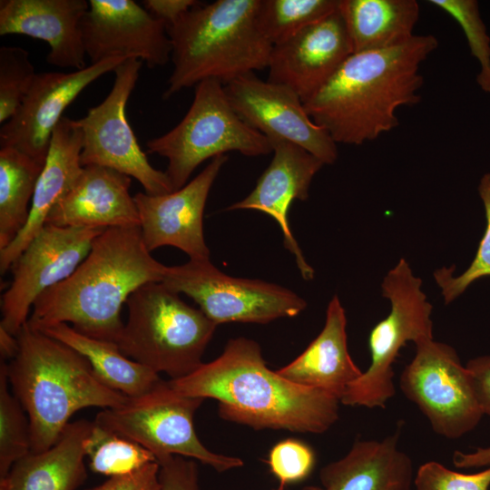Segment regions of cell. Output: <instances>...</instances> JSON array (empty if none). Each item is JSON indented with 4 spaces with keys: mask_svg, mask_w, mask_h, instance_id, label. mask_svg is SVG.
Instances as JSON below:
<instances>
[{
    "mask_svg": "<svg viewBox=\"0 0 490 490\" xmlns=\"http://www.w3.org/2000/svg\"><path fill=\"white\" fill-rule=\"evenodd\" d=\"M16 338L18 349L6 362V372L29 419L31 452L52 447L78 410L114 408L128 401L96 376L83 356L27 322Z\"/></svg>",
    "mask_w": 490,
    "mask_h": 490,
    "instance_id": "obj_4",
    "label": "cell"
},
{
    "mask_svg": "<svg viewBox=\"0 0 490 490\" xmlns=\"http://www.w3.org/2000/svg\"><path fill=\"white\" fill-rule=\"evenodd\" d=\"M44 165L13 148H0V250L25 226Z\"/></svg>",
    "mask_w": 490,
    "mask_h": 490,
    "instance_id": "obj_28",
    "label": "cell"
},
{
    "mask_svg": "<svg viewBox=\"0 0 490 490\" xmlns=\"http://www.w3.org/2000/svg\"><path fill=\"white\" fill-rule=\"evenodd\" d=\"M142 65L133 57L122 63L113 71V85L105 99L76 120L83 132L81 163L113 169L136 179L145 193L162 195L173 191L171 181L165 172L151 165L126 117Z\"/></svg>",
    "mask_w": 490,
    "mask_h": 490,
    "instance_id": "obj_12",
    "label": "cell"
},
{
    "mask_svg": "<svg viewBox=\"0 0 490 490\" xmlns=\"http://www.w3.org/2000/svg\"><path fill=\"white\" fill-rule=\"evenodd\" d=\"M168 383L183 396L217 400L222 419L257 430L322 434L338 419V398L271 370L247 338L230 339L217 358Z\"/></svg>",
    "mask_w": 490,
    "mask_h": 490,
    "instance_id": "obj_1",
    "label": "cell"
},
{
    "mask_svg": "<svg viewBox=\"0 0 490 490\" xmlns=\"http://www.w3.org/2000/svg\"><path fill=\"white\" fill-rule=\"evenodd\" d=\"M127 57H110L71 73L36 74L13 117L2 124L0 148L15 149L44 165L53 132L79 93Z\"/></svg>",
    "mask_w": 490,
    "mask_h": 490,
    "instance_id": "obj_15",
    "label": "cell"
},
{
    "mask_svg": "<svg viewBox=\"0 0 490 490\" xmlns=\"http://www.w3.org/2000/svg\"><path fill=\"white\" fill-rule=\"evenodd\" d=\"M477 191L484 205L486 226L474 260L457 276H454V266L442 267L433 274L446 304L457 299L475 280L490 276V172L481 177Z\"/></svg>",
    "mask_w": 490,
    "mask_h": 490,
    "instance_id": "obj_33",
    "label": "cell"
},
{
    "mask_svg": "<svg viewBox=\"0 0 490 490\" xmlns=\"http://www.w3.org/2000/svg\"><path fill=\"white\" fill-rule=\"evenodd\" d=\"M161 490H200L195 461L171 456L158 461Z\"/></svg>",
    "mask_w": 490,
    "mask_h": 490,
    "instance_id": "obj_37",
    "label": "cell"
},
{
    "mask_svg": "<svg viewBox=\"0 0 490 490\" xmlns=\"http://www.w3.org/2000/svg\"><path fill=\"white\" fill-rule=\"evenodd\" d=\"M131 177L113 169L87 165L54 205L46 224L71 228H134L140 217L130 194Z\"/></svg>",
    "mask_w": 490,
    "mask_h": 490,
    "instance_id": "obj_21",
    "label": "cell"
},
{
    "mask_svg": "<svg viewBox=\"0 0 490 490\" xmlns=\"http://www.w3.org/2000/svg\"><path fill=\"white\" fill-rule=\"evenodd\" d=\"M81 28L92 64L122 56L153 68L171 59L166 24L132 0H90Z\"/></svg>",
    "mask_w": 490,
    "mask_h": 490,
    "instance_id": "obj_16",
    "label": "cell"
},
{
    "mask_svg": "<svg viewBox=\"0 0 490 490\" xmlns=\"http://www.w3.org/2000/svg\"><path fill=\"white\" fill-rule=\"evenodd\" d=\"M204 399L183 396L162 380L148 393L119 407L104 408L93 422L103 429L132 440L157 462L171 456L196 459L219 473L241 467L235 456L214 453L199 439L193 424L195 412Z\"/></svg>",
    "mask_w": 490,
    "mask_h": 490,
    "instance_id": "obj_9",
    "label": "cell"
},
{
    "mask_svg": "<svg viewBox=\"0 0 490 490\" xmlns=\"http://www.w3.org/2000/svg\"><path fill=\"white\" fill-rule=\"evenodd\" d=\"M6 361L0 365V478L31 452L30 423L23 406L10 392Z\"/></svg>",
    "mask_w": 490,
    "mask_h": 490,
    "instance_id": "obj_31",
    "label": "cell"
},
{
    "mask_svg": "<svg viewBox=\"0 0 490 490\" xmlns=\"http://www.w3.org/2000/svg\"><path fill=\"white\" fill-rule=\"evenodd\" d=\"M167 270L151 255L140 227L106 229L76 270L38 297L27 323L35 329L71 323L83 335L116 344L122 305L141 286L162 282Z\"/></svg>",
    "mask_w": 490,
    "mask_h": 490,
    "instance_id": "obj_3",
    "label": "cell"
},
{
    "mask_svg": "<svg viewBox=\"0 0 490 490\" xmlns=\"http://www.w3.org/2000/svg\"><path fill=\"white\" fill-rule=\"evenodd\" d=\"M83 132L76 120L63 117L54 129L47 157L36 182L25 226L0 250V271L5 274L46 224L54 205L71 189L83 166Z\"/></svg>",
    "mask_w": 490,
    "mask_h": 490,
    "instance_id": "obj_22",
    "label": "cell"
},
{
    "mask_svg": "<svg viewBox=\"0 0 490 490\" xmlns=\"http://www.w3.org/2000/svg\"><path fill=\"white\" fill-rule=\"evenodd\" d=\"M18 349V342L16 336L7 332L3 328H0V352L1 359H12Z\"/></svg>",
    "mask_w": 490,
    "mask_h": 490,
    "instance_id": "obj_42",
    "label": "cell"
},
{
    "mask_svg": "<svg viewBox=\"0 0 490 490\" xmlns=\"http://www.w3.org/2000/svg\"><path fill=\"white\" fill-rule=\"evenodd\" d=\"M352 54L389 48L411 39L420 15L416 0H339Z\"/></svg>",
    "mask_w": 490,
    "mask_h": 490,
    "instance_id": "obj_26",
    "label": "cell"
},
{
    "mask_svg": "<svg viewBox=\"0 0 490 490\" xmlns=\"http://www.w3.org/2000/svg\"><path fill=\"white\" fill-rule=\"evenodd\" d=\"M0 490H10L8 480L6 477L0 478Z\"/></svg>",
    "mask_w": 490,
    "mask_h": 490,
    "instance_id": "obj_43",
    "label": "cell"
},
{
    "mask_svg": "<svg viewBox=\"0 0 490 490\" xmlns=\"http://www.w3.org/2000/svg\"><path fill=\"white\" fill-rule=\"evenodd\" d=\"M228 161L223 154L181 189L162 195L138 192L133 198L140 217L143 242L151 252L172 246L190 260H210L203 234V212L211 188Z\"/></svg>",
    "mask_w": 490,
    "mask_h": 490,
    "instance_id": "obj_17",
    "label": "cell"
},
{
    "mask_svg": "<svg viewBox=\"0 0 490 490\" xmlns=\"http://www.w3.org/2000/svg\"><path fill=\"white\" fill-rule=\"evenodd\" d=\"M484 416L490 418V355L476 357L466 365Z\"/></svg>",
    "mask_w": 490,
    "mask_h": 490,
    "instance_id": "obj_39",
    "label": "cell"
},
{
    "mask_svg": "<svg viewBox=\"0 0 490 490\" xmlns=\"http://www.w3.org/2000/svg\"><path fill=\"white\" fill-rule=\"evenodd\" d=\"M223 85L240 119L270 141L292 142L324 164L338 159L337 143L311 120L299 96L289 87L263 81L253 72Z\"/></svg>",
    "mask_w": 490,
    "mask_h": 490,
    "instance_id": "obj_14",
    "label": "cell"
},
{
    "mask_svg": "<svg viewBox=\"0 0 490 490\" xmlns=\"http://www.w3.org/2000/svg\"><path fill=\"white\" fill-rule=\"evenodd\" d=\"M428 3L451 16L462 29L471 55L477 61L476 83L490 93V35L476 0H428Z\"/></svg>",
    "mask_w": 490,
    "mask_h": 490,
    "instance_id": "obj_32",
    "label": "cell"
},
{
    "mask_svg": "<svg viewBox=\"0 0 490 490\" xmlns=\"http://www.w3.org/2000/svg\"><path fill=\"white\" fill-rule=\"evenodd\" d=\"M85 449L90 469L109 477L130 475L157 462L155 456L139 444L110 433L94 422Z\"/></svg>",
    "mask_w": 490,
    "mask_h": 490,
    "instance_id": "obj_30",
    "label": "cell"
},
{
    "mask_svg": "<svg viewBox=\"0 0 490 490\" xmlns=\"http://www.w3.org/2000/svg\"><path fill=\"white\" fill-rule=\"evenodd\" d=\"M339 0H260V27L272 45L334 13Z\"/></svg>",
    "mask_w": 490,
    "mask_h": 490,
    "instance_id": "obj_29",
    "label": "cell"
},
{
    "mask_svg": "<svg viewBox=\"0 0 490 490\" xmlns=\"http://www.w3.org/2000/svg\"><path fill=\"white\" fill-rule=\"evenodd\" d=\"M416 345L399 387L427 418L434 432L456 439L475 429L484 413L471 375L453 347L434 338Z\"/></svg>",
    "mask_w": 490,
    "mask_h": 490,
    "instance_id": "obj_11",
    "label": "cell"
},
{
    "mask_svg": "<svg viewBox=\"0 0 490 490\" xmlns=\"http://www.w3.org/2000/svg\"><path fill=\"white\" fill-rule=\"evenodd\" d=\"M147 152L168 161L165 171L173 191L183 187L208 159L228 152L257 157L272 152L270 140L244 122L231 107L224 85L207 79L195 86L193 101L181 121L146 142Z\"/></svg>",
    "mask_w": 490,
    "mask_h": 490,
    "instance_id": "obj_7",
    "label": "cell"
},
{
    "mask_svg": "<svg viewBox=\"0 0 490 490\" xmlns=\"http://www.w3.org/2000/svg\"><path fill=\"white\" fill-rule=\"evenodd\" d=\"M38 330L80 353L107 387L128 397L144 395L162 381L160 374L127 358L113 342L83 335L66 323Z\"/></svg>",
    "mask_w": 490,
    "mask_h": 490,
    "instance_id": "obj_27",
    "label": "cell"
},
{
    "mask_svg": "<svg viewBox=\"0 0 490 490\" xmlns=\"http://www.w3.org/2000/svg\"><path fill=\"white\" fill-rule=\"evenodd\" d=\"M268 465L279 486L300 482L307 478L315 465L313 450L297 439H285L270 451Z\"/></svg>",
    "mask_w": 490,
    "mask_h": 490,
    "instance_id": "obj_35",
    "label": "cell"
},
{
    "mask_svg": "<svg viewBox=\"0 0 490 490\" xmlns=\"http://www.w3.org/2000/svg\"><path fill=\"white\" fill-rule=\"evenodd\" d=\"M276 490H284L283 487H279L278 489ZM302 490H323L321 486H314V485H311V486H307V487H304Z\"/></svg>",
    "mask_w": 490,
    "mask_h": 490,
    "instance_id": "obj_44",
    "label": "cell"
},
{
    "mask_svg": "<svg viewBox=\"0 0 490 490\" xmlns=\"http://www.w3.org/2000/svg\"><path fill=\"white\" fill-rule=\"evenodd\" d=\"M381 290L390 302V311L370 331V365L341 397L345 406L385 408L396 393L393 365L400 349L408 341L434 338L432 305L422 289V279L405 259L386 274Z\"/></svg>",
    "mask_w": 490,
    "mask_h": 490,
    "instance_id": "obj_8",
    "label": "cell"
},
{
    "mask_svg": "<svg viewBox=\"0 0 490 490\" xmlns=\"http://www.w3.org/2000/svg\"><path fill=\"white\" fill-rule=\"evenodd\" d=\"M416 490H489L490 466L474 473L465 474L448 469L436 461L421 465L415 475Z\"/></svg>",
    "mask_w": 490,
    "mask_h": 490,
    "instance_id": "obj_36",
    "label": "cell"
},
{
    "mask_svg": "<svg viewBox=\"0 0 490 490\" xmlns=\"http://www.w3.org/2000/svg\"><path fill=\"white\" fill-rule=\"evenodd\" d=\"M36 75L28 52L18 46L0 48V122L14 116Z\"/></svg>",
    "mask_w": 490,
    "mask_h": 490,
    "instance_id": "obj_34",
    "label": "cell"
},
{
    "mask_svg": "<svg viewBox=\"0 0 490 490\" xmlns=\"http://www.w3.org/2000/svg\"><path fill=\"white\" fill-rule=\"evenodd\" d=\"M87 490H161L160 465L151 463L130 475L110 477Z\"/></svg>",
    "mask_w": 490,
    "mask_h": 490,
    "instance_id": "obj_38",
    "label": "cell"
},
{
    "mask_svg": "<svg viewBox=\"0 0 490 490\" xmlns=\"http://www.w3.org/2000/svg\"><path fill=\"white\" fill-rule=\"evenodd\" d=\"M162 283L193 299L216 325L266 324L281 318H294L307 306L304 299L287 288L226 275L210 260H190L182 265L168 267Z\"/></svg>",
    "mask_w": 490,
    "mask_h": 490,
    "instance_id": "obj_10",
    "label": "cell"
},
{
    "mask_svg": "<svg viewBox=\"0 0 490 490\" xmlns=\"http://www.w3.org/2000/svg\"><path fill=\"white\" fill-rule=\"evenodd\" d=\"M270 142L272 160L258 179L254 189L226 210H256L274 219L282 231L284 246L295 257L302 278L311 280L314 270L307 262L291 232L289 211L295 200L306 201L309 198L311 181L325 164L292 142L283 140Z\"/></svg>",
    "mask_w": 490,
    "mask_h": 490,
    "instance_id": "obj_19",
    "label": "cell"
},
{
    "mask_svg": "<svg viewBox=\"0 0 490 490\" xmlns=\"http://www.w3.org/2000/svg\"><path fill=\"white\" fill-rule=\"evenodd\" d=\"M103 229L45 224L13 263V280L2 296L0 328L16 336L38 297L68 278Z\"/></svg>",
    "mask_w": 490,
    "mask_h": 490,
    "instance_id": "obj_13",
    "label": "cell"
},
{
    "mask_svg": "<svg viewBox=\"0 0 490 490\" xmlns=\"http://www.w3.org/2000/svg\"><path fill=\"white\" fill-rule=\"evenodd\" d=\"M201 4L195 0H144L143 7L166 26L176 23L184 14Z\"/></svg>",
    "mask_w": 490,
    "mask_h": 490,
    "instance_id": "obj_40",
    "label": "cell"
},
{
    "mask_svg": "<svg viewBox=\"0 0 490 490\" xmlns=\"http://www.w3.org/2000/svg\"><path fill=\"white\" fill-rule=\"evenodd\" d=\"M352 54L338 11L272 46L268 81L285 85L306 103Z\"/></svg>",
    "mask_w": 490,
    "mask_h": 490,
    "instance_id": "obj_18",
    "label": "cell"
},
{
    "mask_svg": "<svg viewBox=\"0 0 490 490\" xmlns=\"http://www.w3.org/2000/svg\"><path fill=\"white\" fill-rule=\"evenodd\" d=\"M453 462L456 467L465 469L490 466V446L479 447L471 453L456 451Z\"/></svg>",
    "mask_w": 490,
    "mask_h": 490,
    "instance_id": "obj_41",
    "label": "cell"
},
{
    "mask_svg": "<svg viewBox=\"0 0 490 490\" xmlns=\"http://www.w3.org/2000/svg\"><path fill=\"white\" fill-rule=\"evenodd\" d=\"M126 304L128 319L116 342L123 355L171 379L185 377L203 363L218 325L200 309L186 304L162 282L141 286Z\"/></svg>",
    "mask_w": 490,
    "mask_h": 490,
    "instance_id": "obj_6",
    "label": "cell"
},
{
    "mask_svg": "<svg viewBox=\"0 0 490 490\" xmlns=\"http://www.w3.org/2000/svg\"><path fill=\"white\" fill-rule=\"evenodd\" d=\"M400 431L381 440H358L338 460L321 468L323 490H411V458L398 446Z\"/></svg>",
    "mask_w": 490,
    "mask_h": 490,
    "instance_id": "obj_24",
    "label": "cell"
},
{
    "mask_svg": "<svg viewBox=\"0 0 490 490\" xmlns=\"http://www.w3.org/2000/svg\"><path fill=\"white\" fill-rule=\"evenodd\" d=\"M347 317L338 296L329 301L322 330L307 348L277 371L302 387L319 389L341 399L363 371L348 348Z\"/></svg>",
    "mask_w": 490,
    "mask_h": 490,
    "instance_id": "obj_23",
    "label": "cell"
},
{
    "mask_svg": "<svg viewBox=\"0 0 490 490\" xmlns=\"http://www.w3.org/2000/svg\"><path fill=\"white\" fill-rule=\"evenodd\" d=\"M437 46L435 35L415 34L389 48L352 54L305 110L337 144L374 141L399 125L400 107L421 101V64Z\"/></svg>",
    "mask_w": 490,
    "mask_h": 490,
    "instance_id": "obj_2",
    "label": "cell"
},
{
    "mask_svg": "<svg viewBox=\"0 0 490 490\" xmlns=\"http://www.w3.org/2000/svg\"><path fill=\"white\" fill-rule=\"evenodd\" d=\"M88 9L85 0H1L0 35L43 40L49 64L81 70L86 67L81 24Z\"/></svg>",
    "mask_w": 490,
    "mask_h": 490,
    "instance_id": "obj_20",
    "label": "cell"
},
{
    "mask_svg": "<svg viewBox=\"0 0 490 490\" xmlns=\"http://www.w3.org/2000/svg\"><path fill=\"white\" fill-rule=\"evenodd\" d=\"M93 422H70L49 449L18 460L7 476L10 490H76L86 478L85 443Z\"/></svg>",
    "mask_w": 490,
    "mask_h": 490,
    "instance_id": "obj_25",
    "label": "cell"
},
{
    "mask_svg": "<svg viewBox=\"0 0 490 490\" xmlns=\"http://www.w3.org/2000/svg\"><path fill=\"white\" fill-rule=\"evenodd\" d=\"M260 1L199 4L167 26L173 70L163 99L207 79L226 84L268 68L273 45L259 24Z\"/></svg>",
    "mask_w": 490,
    "mask_h": 490,
    "instance_id": "obj_5",
    "label": "cell"
}]
</instances>
